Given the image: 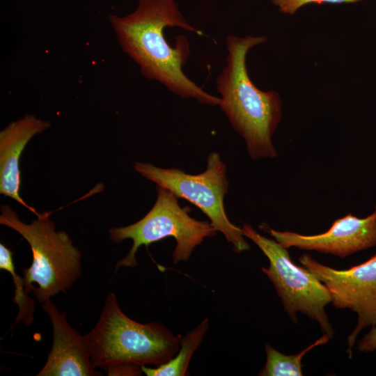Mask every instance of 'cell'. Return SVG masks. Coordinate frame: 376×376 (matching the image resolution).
Wrapping results in <instances>:
<instances>
[{
    "instance_id": "obj_1",
    "label": "cell",
    "mask_w": 376,
    "mask_h": 376,
    "mask_svg": "<svg viewBox=\"0 0 376 376\" xmlns=\"http://www.w3.org/2000/svg\"><path fill=\"white\" fill-rule=\"evenodd\" d=\"M109 21L123 49L137 63L144 77L162 83L182 98L219 105L220 98L206 93L182 71L190 54L187 38L177 36L173 47L166 40L164 30L168 26L203 35L185 20L174 0H139L133 13L124 17L111 15Z\"/></svg>"
},
{
    "instance_id": "obj_2",
    "label": "cell",
    "mask_w": 376,
    "mask_h": 376,
    "mask_svg": "<svg viewBox=\"0 0 376 376\" xmlns=\"http://www.w3.org/2000/svg\"><path fill=\"white\" fill-rule=\"evenodd\" d=\"M266 40L265 36H228L226 65L217 79V91L221 96L219 106L244 139L249 155L254 160L277 156L272 139L281 120L279 93L258 89L246 69L248 52Z\"/></svg>"
},
{
    "instance_id": "obj_3",
    "label": "cell",
    "mask_w": 376,
    "mask_h": 376,
    "mask_svg": "<svg viewBox=\"0 0 376 376\" xmlns=\"http://www.w3.org/2000/svg\"><path fill=\"white\" fill-rule=\"evenodd\" d=\"M84 336L93 367L114 376L141 375L143 366L166 363L178 353L182 338L162 323L133 320L113 292L107 295L98 322Z\"/></svg>"
},
{
    "instance_id": "obj_4",
    "label": "cell",
    "mask_w": 376,
    "mask_h": 376,
    "mask_svg": "<svg viewBox=\"0 0 376 376\" xmlns=\"http://www.w3.org/2000/svg\"><path fill=\"white\" fill-rule=\"evenodd\" d=\"M36 216L25 224L10 205L1 206L0 224L18 233L31 247L32 264L23 269L25 289L42 304L77 281L81 274V253L66 232L56 230L49 212Z\"/></svg>"
},
{
    "instance_id": "obj_5",
    "label": "cell",
    "mask_w": 376,
    "mask_h": 376,
    "mask_svg": "<svg viewBox=\"0 0 376 376\" xmlns=\"http://www.w3.org/2000/svg\"><path fill=\"white\" fill-rule=\"evenodd\" d=\"M157 200L150 210L139 221L131 225L111 228L109 230L111 240L115 243L130 239L133 244L128 254L118 262L120 267H135L136 253L139 248L173 237L176 246L173 253L174 265L187 261L197 246L206 237L217 234L210 222L191 217L189 207H182L178 197L170 190L157 185Z\"/></svg>"
},
{
    "instance_id": "obj_6",
    "label": "cell",
    "mask_w": 376,
    "mask_h": 376,
    "mask_svg": "<svg viewBox=\"0 0 376 376\" xmlns=\"http://www.w3.org/2000/svg\"><path fill=\"white\" fill-rule=\"evenodd\" d=\"M134 168L143 177L198 207L210 219L216 230L223 233L233 245L235 253L250 249L242 228L234 225L225 212L224 199L229 182L226 166L219 153L211 152L207 157L205 171L196 175L179 169H163L139 162L134 163Z\"/></svg>"
},
{
    "instance_id": "obj_7",
    "label": "cell",
    "mask_w": 376,
    "mask_h": 376,
    "mask_svg": "<svg viewBox=\"0 0 376 376\" xmlns=\"http://www.w3.org/2000/svg\"><path fill=\"white\" fill-rule=\"evenodd\" d=\"M241 228L244 237L253 242L268 258L269 267H263L261 270L274 285L290 320L297 323V313L300 312L317 321L322 331L330 339L333 338L334 331L325 311V306L331 302L326 285L306 268L295 265L287 249L275 240L259 234L249 224Z\"/></svg>"
},
{
    "instance_id": "obj_8",
    "label": "cell",
    "mask_w": 376,
    "mask_h": 376,
    "mask_svg": "<svg viewBox=\"0 0 376 376\" xmlns=\"http://www.w3.org/2000/svg\"><path fill=\"white\" fill-rule=\"evenodd\" d=\"M299 261L326 285L335 308H347L357 314V325L347 338V352L351 358L359 333L376 326V253L346 269L324 265L308 253L300 256Z\"/></svg>"
},
{
    "instance_id": "obj_9",
    "label": "cell",
    "mask_w": 376,
    "mask_h": 376,
    "mask_svg": "<svg viewBox=\"0 0 376 376\" xmlns=\"http://www.w3.org/2000/svg\"><path fill=\"white\" fill-rule=\"evenodd\" d=\"M274 239L283 247H296L345 258L376 246V206L365 218L351 213L335 220L324 233L302 235L269 229Z\"/></svg>"
},
{
    "instance_id": "obj_10",
    "label": "cell",
    "mask_w": 376,
    "mask_h": 376,
    "mask_svg": "<svg viewBox=\"0 0 376 376\" xmlns=\"http://www.w3.org/2000/svg\"><path fill=\"white\" fill-rule=\"evenodd\" d=\"M42 307L52 325L53 340L47 360L37 376H97L84 336L68 322L66 314L61 312L48 299Z\"/></svg>"
},
{
    "instance_id": "obj_11",
    "label": "cell",
    "mask_w": 376,
    "mask_h": 376,
    "mask_svg": "<svg viewBox=\"0 0 376 376\" xmlns=\"http://www.w3.org/2000/svg\"><path fill=\"white\" fill-rule=\"evenodd\" d=\"M50 127L49 121L26 115L0 132V193L16 201L36 215L38 212L20 196L19 159L29 141Z\"/></svg>"
},
{
    "instance_id": "obj_12",
    "label": "cell",
    "mask_w": 376,
    "mask_h": 376,
    "mask_svg": "<svg viewBox=\"0 0 376 376\" xmlns=\"http://www.w3.org/2000/svg\"><path fill=\"white\" fill-rule=\"evenodd\" d=\"M209 328L208 318H205L194 329L189 331L180 340V350L176 356L166 363L155 368L146 366L141 367L142 372L147 376H184L188 375L189 361L194 352L199 347Z\"/></svg>"
},
{
    "instance_id": "obj_13",
    "label": "cell",
    "mask_w": 376,
    "mask_h": 376,
    "mask_svg": "<svg viewBox=\"0 0 376 376\" xmlns=\"http://www.w3.org/2000/svg\"><path fill=\"white\" fill-rule=\"evenodd\" d=\"M329 337L324 334L319 339L297 354L286 355L265 345L266 363L259 373L260 376H301V360L304 355L316 346L327 343Z\"/></svg>"
},
{
    "instance_id": "obj_14",
    "label": "cell",
    "mask_w": 376,
    "mask_h": 376,
    "mask_svg": "<svg viewBox=\"0 0 376 376\" xmlns=\"http://www.w3.org/2000/svg\"><path fill=\"white\" fill-rule=\"evenodd\" d=\"M0 269L8 272L15 286L13 302L19 307L15 325L23 321L26 325H30L33 321L35 311L34 300L27 295L24 279L17 274L13 258V252L3 244H0Z\"/></svg>"
},
{
    "instance_id": "obj_15",
    "label": "cell",
    "mask_w": 376,
    "mask_h": 376,
    "mask_svg": "<svg viewBox=\"0 0 376 376\" xmlns=\"http://www.w3.org/2000/svg\"><path fill=\"white\" fill-rule=\"evenodd\" d=\"M361 0H272V3L279 8V10L285 14L292 15L304 5L315 3H354Z\"/></svg>"
},
{
    "instance_id": "obj_16",
    "label": "cell",
    "mask_w": 376,
    "mask_h": 376,
    "mask_svg": "<svg viewBox=\"0 0 376 376\" xmlns=\"http://www.w3.org/2000/svg\"><path fill=\"white\" fill-rule=\"evenodd\" d=\"M357 347L359 352L368 353L376 350V326L371 329L359 342Z\"/></svg>"
}]
</instances>
